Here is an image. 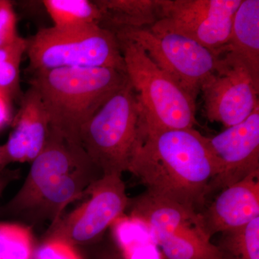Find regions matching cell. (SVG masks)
I'll list each match as a JSON object with an SVG mask.
<instances>
[{
  "instance_id": "1",
  "label": "cell",
  "mask_w": 259,
  "mask_h": 259,
  "mask_svg": "<svg viewBox=\"0 0 259 259\" xmlns=\"http://www.w3.org/2000/svg\"><path fill=\"white\" fill-rule=\"evenodd\" d=\"M146 192L197 212L203 210L220 165L195 129H163L140 120L128 167Z\"/></svg>"
},
{
  "instance_id": "2",
  "label": "cell",
  "mask_w": 259,
  "mask_h": 259,
  "mask_svg": "<svg viewBox=\"0 0 259 259\" xmlns=\"http://www.w3.org/2000/svg\"><path fill=\"white\" fill-rule=\"evenodd\" d=\"M102 176L81 145L49 127L44 148L31 162L23 185L1 212L30 229L47 223L50 227Z\"/></svg>"
},
{
  "instance_id": "3",
  "label": "cell",
  "mask_w": 259,
  "mask_h": 259,
  "mask_svg": "<svg viewBox=\"0 0 259 259\" xmlns=\"http://www.w3.org/2000/svg\"><path fill=\"white\" fill-rule=\"evenodd\" d=\"M127 80L112 68H61L34 71L30 87L41 98L50 128L81 145L83 126Z\"/></svg>"
},
{
  "instance_id": "4",
  "label": "cell",
  "mask_w": 259,
  "mask_h": 259,
  "mask_svg": "<svg viewBox=\"0 0 259 259\" xmlns=\"http://www.w3.org/2000/svg\"><path fill=\"white\" fill-rule=\"evenodd\" d=\"M125 73L141 107V120L163 129H193L196 100L136 42L117 38Z\"/></svg>"
},
{
  "instance_id": "5",
  "label": "cell",
  "mask_w": 259,
  "mask_h": 259,
  "mask_svg": "<svg viewBox=\"0 0 259 259\" xmlns=\"http://www.w3.org/2000/svg\"><path fill=\"white\" fill-rule=\"evenodd\" d=\"M141 107L128 79L83 126L80 143L103 175L128 171Z\"/></svg>"
},
{
  "instance_id": "6",
  "label": "cell",
  "mask_w": 259,
  "mask_h": 259,
  "mask_svg": "<svg viewBox=\"0 0 259 259\" xmlns=\"http://www.w3.org/2000/svg\"><path fill=\"white\" fill-rule=\"evenodd\" d=\"M26 53L33 72L61 68H112L125 72L118 39L100 25L40 29L28 39Z\"/></svg>"
},
{
  "instance_id": "7",
  "label": "cell",
  "mask_w": 259,
  "mask_h": 259,
  "mask_svg": "<svg viewBox=\"0 0 259 259\" xmlns=\"http://www.w3.org/2000/svg\"><path fill=\"white\" fill-rule=\"evenodd\" d=\"M142 48L158 67L196 100L201 87L217 67L220 54L192 39L149 28H122L114 32Z\"/></svg>"
},
{
  "instance_id": "8",
  "label": "cell",
  "mask_w": 259,
  "mask_h": 259,
  "mask_svg": "<svg viewBox=\"0 0 259 259\" xmlns=\"http://www.w3.org/2000/svg\"><path fill=\"white\" fill-rule=\"evenodd\" d=\"M137 217L159 247L162 259H223L195 211L169 199L150 197L140 206Z\"/></svg>"
},
{
  "instance_id": "9",
  "label": "cell",
  "mask_w": 259,
  "mask_h": 259,
  "mask_svg": "<svg viewBox=\"0 0 259 259\" xmlns=\"http://www.w3.org/2000/svg\"><path fill=\"white\" fill-rule=\"evenodd\" d=\"M82 203L48 228L45 239L56 238L78 246L101 240L107 230L125 214L130 198L120 175H103L89 187Z\"/></svg>"
},
{
  "instance_id": "10",
  "label": "cell",
  "mask_w": 259,
  "mask_h": 259,
  "mask_svg": "<svg viewBox=\"0 0 259 259\" xmlns=\"http://www.w3.org/2000/svg\"><path fill=\"white\" fill-rule=\"evenodd\" d=\"M242 0H158L160 17L149 28L171 32L219 51L226 45Z\"/></svg>"
},
{
  "instance_id": "11",
  "label": "cell",
  "mask_w": 259,
  "mask_h": 259,
  "mask_svg": "<svg viewBox=\"0 0 259 259\" xmlns=\"http://www.w3.org/2000/svg\"><path fill=\"white\" fill-rule=\"evenodd\" d=\"M200 92L206 117L226 128L241 123L259 105V87L245 64L231 53L220 54L217 67Z\"/></svg>"
},
{
  "instance_id": "12",
  "label": "cell",
  "mask_w": 259,
  "mask_h": 259,
  "mask_svg": "<svg viewBox=\"0 0 259 259\" xmlns=\"http://www.w3.org/2000/svg\"><path fill=\"white\" fill-rule=\"evenodd\" d=\"M207 141L220 165L219 174L209 184L208 196L259 173V105L241 123L207 137Z\"/></svg>"
},
{
  "instance_id": "13",
  "label": "cell",
  "mask_w": 259,
  "mask_h": 259,
  "mask_svg": "<svg viewBox=\"0 0 259 259\" xmlns=\"http://www.w3.org/2000/svg\"><path fill=\"white\" fill-rule=\"evenodd\" d=\"M199 214L202 228L210 238L218 233L238 229L259 218V173L221 191Z\"/></svg>"
},
{
  "instance_id": "14",
  "label": "cell",
  "mask_w": 259,
  "mask_h": 259,
  "mask_svg": "<svg viewBox=\"0 0 259 259\" xmlns=\"http://www.w3.org/2000/svg\"><path fill=\"white\" fill-rule=\"evenodd\" d=\"M49 127L41 98L37 90L30 87L22 98L13 131L3 145L10 163L33 161L44 148Z\"/></svg>"
},
{
  "instance_id": "15",
  "label": "cell",
  "mask_w": 259,
  "mask_h": 259,
  "mask_svg": "<svg viewBox=\"0 0 259 259\" xmlns=\"http://www.w3.org/2000/svg\"><path fill=\"white\" fill-rule=\"evenodd\" d=\"M222 52L237 56L259 87L258 0H242L233 18L228 41L219 51Z\"/></svg>"
},
{
  "instance_id": "16",
  "label": "cell",
  "mask_w": 259,
  "mask_h": 259,
  "mask_svg": "<svg viewBox=\"0 0 259 259\" xmlns=\"http://www.w3.org/2000/svg\"><path fill=\"white\" fill-rule=\"evenodd\" d=\"M103 14V28L110 31L122 28H149L160 17L158 0L95 1Z\"/></svg>"
},
{
  "instance_id": "17",
  "label": "cell",
  "mask_w": 259,
  "mask_h": 259,
  "mask_svg": "<svg viewBox=\"0 0 259 259\" xmlns=\"http://www.w3.org/2000/svg\"><path fill=\"white\" fill-rule=\"evenodd\" d=\"M42 4L54 23L60 29L81 28L100 25L103 14L95 1L89 0H44Z\"/></svg>"
},
{
  "instance_id": "18",
  "label": "cell",
  "mask_w": 259,
  "mask_h": 259,
  "mask_svg": "<svg viewBox=\"0 0 259 259\" xmlns=\"http://www.w3.org/2000/svg\"><path fill=\"white\" fill-rule=\"evenodd\" d=\"M217 247L223 259H259V218L221 233Z\"/></svg>"
},
{
  "instance_id": "19",
  "label": "cell",
  "mask_w": 259,
  "mask_h": 259,
  "mask_svg": "<svg viewBox=\"0 0 259 259\" xmlns=\"http://www.w3.org/2000/svg\"><path fill=\"white\" fill-rule=\"evenodd\" d=\"M31 229L20 223H0V259H33Z\"/></svg>"
},
{
  "instance_id": "20",
  "label": "cell",
  "mask_w": 259,
  "mask_h": 259,
  "mask_svg": "<svg viewBox=\"0 0 259 259\" xmlns=\"http://www.w3.org/2000/svg\"><path fill=\"white\" fill-rule=\"evenodd\" d=\"M23 54L0 63V91L8 100L20 95V67Z\"/></svg>"
},
{
  "instance_id": "21",
  "label": "cell",
  "mask_w": 259,
  "mask_h": 259,
  "mask_svg": "<svg viewBox=\"0 0 259 259\" xmlns=\"http://www.w3.org/2000/svg\"><path fill=\"white\" fill-rule=\"evenodd\" d=\"M33 259H84L74 245L56 238L45 239L37 248Z\"/></svg>"
},
{
  "instance_id": "22",
  "label": "cell",
  "mask_w": 259,
  "mask_h": 259,
  "mask_svg": "<svg viewBox=\"0 0 259 259\" xmlns=\"http://www.w3.org/2000/svg\"><path fill=\"white\" fill-rule=\"evenodd\" d=\"M16 25L13 4L8 0H0V49L11 45L20 36Z\"/></svg>"
},
{
  "instance_id": "23",
  "label": "cell",
  "mask_w": 259,
  "mask_h": 259,
  "mask_svg": "<svg viewBox=\"0 0 259 259\" xmlns=\"http://www.w3.org/2000/svg\"><path fill=\"white\" fill-rule=\"evenodd\" d=\"M96 244L98 248L93 259H125L111 234L107 238L105 235Z\"/></svg>"
},
{
  "instance_id": "24",
  "label": "cell",
  "mask_w": 259,
  "mask_h": 259,
  "mask_svg": "<svg viewBox=\"0 0 259 259\" xmlns=\"http://www.w3.org/2000/svg\"><path fill=\"white\" fill-rule=\"evenodd\" d=\"M28 47V39L19 36L11 45L0 49V63L18 54H24Z\"/></svg>"
},
{
  "instance_id": "25",
  "label": "cell",
  "mask_w": 259,
  "mask_h": 259,
  "mask_svg": "<svg viewBox=\"0 0 259 259\" xmlns=\"http://www.w3.org/2000/svg\"><path fill=\"white\" fill-rule=\"evenodd\" d=\"M10 102L8 98L0 95V129L3 128L10 120Z\"/></svg>"
},
{
  "instance_id": "26",
  "label": "cell",
  "mask_w": 259,
  "mask_h": 259,
  "mask_svg": "<svg viewBox=\"0 0 259 259\" xmlns=\"http://www.w3.org/2000/svg\"><path fill=\"white\" fill-rule=\"evenodd\" d=\"M18 177V171H8L5 169L4 171L0 172V198L8 185Z\"/></svg>"
},
{
  "instance_id": "27",
  "label": "cell",
  "mask_w": 259,
  "mask_h": 259,
  "mask_svg": "<svg viewBox=\"0 0 259 259\" xmlns=\"http://www.w3.org/2000/svg\"><path fill=\"white\" fill-rule=\"evenodd\" d=\"M9 160H8V156H7L6 152L4 146H0V172L4 171L6 168L7 166L10 164Z\"/></svg>"
},
{
  "instance_id": "28",
  "label": "cell",
  "mask_w": 259,
  "mask_h": 259,
  "mask_svg": "<svg viewBox=\"0 0 259 259\" xmlns=\"http://www.w3.org/2000/svg\"><path fill=\"white\" fill-rule=\"evenodd\" d=\"M0 95H3V96H4V95H3V93H2V92H1V91H0ZM6 98H7V97H6Z\"/></svg>"
}]
</instances>
